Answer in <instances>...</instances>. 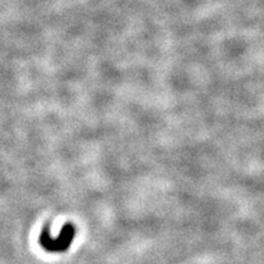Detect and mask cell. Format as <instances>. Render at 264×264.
Segmentation results:
<instances>
[{
    "mask_svg": "<svg viewBox=\"0 0 264 264\" xmlns=\"http://www.w3.org/2000/svg\"><path fill=\"white\" fill-rule=\"evenodd\" d=\"M49 235L50 229L47 224V225L44 226L43 231H42L41 239H39L42 247L47 251H50V252H63V251L68 250L69 247H70L75 236V229L73 224H65V226H64L63 230H61L60 239L55 240V241L52 237H49Z\"/></svg>",
    "mask_w": 264,
    "mask_h": 264,
    "instance_id": "1",
    "label": "cell"
}]
</instances>
